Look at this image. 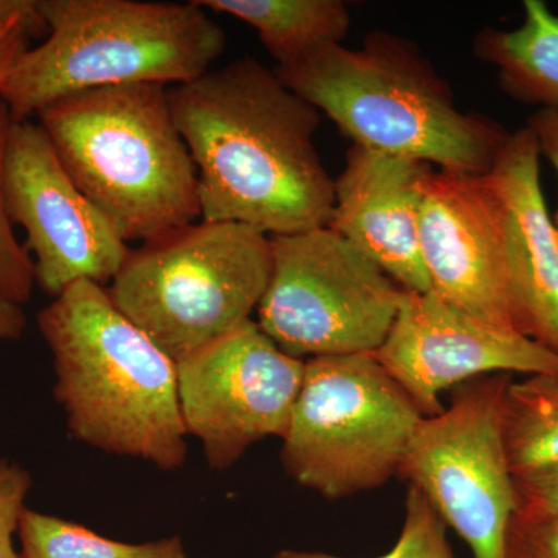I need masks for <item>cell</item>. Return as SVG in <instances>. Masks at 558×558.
Here are the masks:
<instances>
[{"label":"cell","mask_w":558,"mask_h":558,"mask_svg":"<svg viewBox=\"0 0 558 558\" xmlns=\"http://www.w3.org/2000/svg\"><path fill=\"white\" fill-rule=\"evenodd\" d=\"M282 84L325 113L354 145L409 157L457 174H487L509 132L462 112L449 83L410 40L369 33L275 68Z\"/></svg>","instance_id":"obj_3"},{"label":"cell","mask_w":558,"mask_h":558,"mask_svg":"<svg viewBox=\"0 0 558 558\" xmlns=\"http://www.w3.org/2000/svg\"><path fill=\"white\" fill-rule=\"evenodd\" d=\"M505 439L513 478L558 468V373L510 380Z\"/></svg>","instance_id":"obj_18"},{"label":"cell","mask_w":558,"mask_h":558,"mask_svg":"<svg viewBox=\"0 0 558 558\" xmlns=\"http://www.w3.org/2000/svg\"><path fill=\"white\" fill-rule=\"evenodd\" d=\"M432 165L352 145L333 180L328 227L368 256L400 288L428 292L421 255L424 185Z\"/></svg>","instance_id":"obj_14"},{"label":"cell","mask_w":558,"mask_h":558,"mask_svg":"<svg viewBox=\"0 0 558 558\" xmlns=\"http://www.w3.org/2000/svg\"><path fill=\"white\" fill-rule=\"evenodd\" d=\"M306 362L281 351L255 319L178 362L180 413L215 470L260 440L282 439Z\"/></svg>","instance_id":"obj_10"},{"label":"cell","mask_w":558,"mask_h":558,"mask_svg":"<svg viewBox=\"0 0 558 558\" xmlns=\"http://www.w3.org/2000/svg\"><path fill=\"white\" fill-rule=\"evenodd\" d=\"M526 128L537 142L539 156H545L558 174V112L539 109L529 119ZM554 222L558 227V209Z\"/></svg>","instance_id":"obj_26"},{"label":"cell","mask_w":558,"mask_h":558,"mask_svg":"<svg viewBox=\"0 0 558 558\" xmlns=\"http://www.w3.org/2000/svg\"><path fill=\"white\" fill-rule=\"evenodd\" d=\"M17 537L21 558H189L180 537L135 545L27 508L22 512Z\"/></svg>","instance_id":"obj_19"},{"label":"cell","mask_w":558,"mask_h":558,"mask_svg":"<svg viewBox=\"0 0 558 558\" xmlns=\"http://www.w3.org/2000/svg\"><path fill=\"white\" fill-rule=\"evenodd\" d=\"M505 222L509 292L517 332L558 354V227L539 182V150L512 132L490 171Z\"/></svg>","instance_id":"obj_15"},{"label":"cell","mask_w":558,"mask_h":558,"mask_svg":"<svg viewBox=\"0 0 558 558\" xmlns=\"http://www.w3.org/2000/svg\"><path fill=\"white\" fill-rule=\"evenodd\" d=\"M27 325L20 304L0 301V340L20 339Z\"/></svg>","instance_id":"obj_27"},{"label":"cell","mask_w":558,"mask_h":558,"mask_svg":"<svg viewBox=\"0 0 558 558\" xmlns=\"http://www.w3.org/2000/svg\"><path fill=\"white\" fill-rule=\"evenodd\" d=\"M513 31H483L476 54L498 69L510 97L558 112V16L542 0H526Z\"/></svg>","instance_id":"obj_16"},{"label":"cell","mask_w":558,"mask_h":558,"mask_svg":"<svg viewBox=\"0 0 558 558\" xmlns=\"http://www.w3.org/2000/svg\"><path fill=\"white\" fill-rule=\"evenodd\" d=\"M506 558H558V513L517 510L506 535Z\"/></svg>","instance_id":"obj_23"},{"label":"cell","mask_w":558,"mask_h":558,"mask_svg":"<svg viewBox=\"0 0 558 558\" xmlns=\"http://www.w3.org/2000/svg\"><path fill=\"white\" fill-rule=\"evenodd\" d=\"M38 9L46 39L22 54L0 92L16 121L80 92L190 83L227 47L196 0H38Z\"/></svg>","instance_id":"obj_5"},{"label":"cell","mask_w":558,"mask_h":558,"mask_svg":"<svg viewBox=\"0 0 558 558\" xmlns=\"http://www.w3.org/2000/svg\"><path fill=\"white\" fill-rule=\"evenodd\" d=\"M271 275L258 326L292 357L374 354L403 289L329 227L270 236Z\"/></svg>","instance_id":"obj_8"},{"label":"cell","mask_w":558,"mask_h":558,"mask_svg":"<svg viewBox=\"0 0 558 558\" xmlns=\"http://www.w3.org/2000/svg\"><path fill=\"white\" fill-rule=\"evenodd\" d=\"M202 9L236 17L258 33L277 68L341 44L351 14L341 0H196Z\"/></svg>","instance_id":"obj_17"},{"label":"cell","mask_w":558,"mask_h":558,"mask_svg":"<svg viewBox=\"0 0 558 558\" xmlns=\"http://www.w3.org/2000/svg\"><path fill=\"white\" fill-rule=\"evenodd\" d=\"M31 486V475L24 469L0 459V558H21L14 548V535Z\"/></svg>","instance_id":"obj_24"},{"label":"cell","mask_w":558,"mask_h":558,"mask_svg":"<svg viewBox=\"0 0 558 558\" xmlns=\"http://www.w3.org/2000/svg\"><path fill=\"white\" fill-rule=\"evenodd\" d=\"M38 117L62 167L124 241L202 219L197 170L172 117L170 87L80 92Z\"/></svg>","instance_id":"obj_4"},{"label":"cell","mask_w":558,"mask_h":558,"mask_svg":"<svg viewBox=\"0 0 558 558\" xmlns=\"http://www.w3.org/2000/svg\"><path fill=\"white\" fill-rule=\"evenodd\" d=\"M2 183L7 215L27 233L35 282L47 295L81 281L112 282L131 248L81 193L40 124L11 123Z\"/></svg>","instance_id":"obj_11"},{"label":"cell","mask_w":558,"mask_h":558,"mask_svg":"<svg viewBox=\"0 0 558 558\" xmlns=\"http://www.w3.org/2000/svg\"><path fill=\"white\" fill-rule=\"evenodd\" d=\"M270 275V236L201 219L131 248L108 293L178 363L252 319Z\"/></svg>","instance_id":"obj_6"},{"label":"cell","mask_w":558,"mask_h":558,"mask_svg":"<svg viewBox=\"0 0 558 558\" xmlns=\"http://www.w3.org/2000/svg\"><path fill=\"white\" fill-rule=\"evenodd\" d=\"M38 325L73 438L161 470L185 464L178 363L113 304L108 289L70 286L40 311Z\"/></svg>","instance_id":"obj_2"},{"label":"cell","mask_w":558,"mask_h":558,"mask_svg":"<svg viewBox=\"0 0 558 558\" xmlns=\"http://www.w3.org/2000/svg\"><path fill=\"white\" fill-rule=\"evenodd\" d=\"M11 123L13 117L0 101V301L22 306L31 299L35 274L31 253L17 241L3 199V157Z\"/></svg>","instance_id":"obj_21"},{"label":"cell","mask_w":558,"mask_h":558,"mask_svg":"<svg viewBox=\"0 0 558 558\" xmlns=\"http://www.w3.org/2000/svg\"><path fill=\"white\" fill-rule=\"evenodd\" d=\"M421 255L429 290L440 300L495 328L517 332L501 199L490 172H429Z\"/></svg>","instance_id":"obj_13"},{"label":"cell","mask_w":558,"mask_h":558,"mask_svg":"<svg viewBox=\"0 0 558 558\" xmlns=\"http://www.w3.org/2000/svg\"><path fill=\"white\" fill-rule=\"evenodd\" d=\"M374 357L424 417L442 413L440 392L492 374L558 373V354L513 330L450 306L432 290H405Z\"/></svg>","instance_id":"obj_12"},{"label":"cell","mask_w":558,"mask_h":558,"mask_svg":"<svg viewBox=\"0 0 558 558\" xmlns=\"http://www.w3.org/2000/svg\"><path fill=\"white\" fill-rule=\"evenodd\" d=\"M46 35L38 0H0V92L22 54Z\"/></svg>","instance_id":"obj_22"},{"label":"cell","mask_w":558,"mask_h":558,"mask_svg":"<svg viewBox=\"0 0 558 558\" xmlns=\"http://www.w3.org/2000/svg\"><path fill=\"white\" fill-rule=\"evenodd\" d=\"M172 117L199 180L202 220L267 234L328 227L333 179L315 148L319 112L244 57L170 87Z\"/></svg>","instance_id":"obj_1"},{"label":"cell","mask_w":558,"mask_h":558,"mask_svg":"<svg viewBox=\"0 0 558 558\" xmlns=\"http://www.w3.org/2000/svg\"><path fill=\"white\" fill-rule=\"evenodd\" d=\"M517 510L558 513V468L517 476Z\"/></svg>","instance_id":"obj_25"},{"label":"cell","mask_w":558,"mask_h":558,"mask_svg":"<svg viewBox=\"0 0 558 558\" xmlns=\"http://www.w3.org/2000/svg\"><path fill=\"white\" fill-rule=\"evenodd\" d=\"M510 380L492 374L454 388L449 409L418 422L399 472L475 558H506L519 508L505 439Z\"/></svg>","instance_id":"obj_9"},{"label":"cell","mask_w":558,"mask_h":558,"mask_svg":"<svg viewBox=\"0 0 558 558\" xmlns=\"http://www.w3.org/2000/svg\"><path fill=\"white\" fill-rule=\"evenodd\" d=\"M424 414L374 354L310 359L282 436V468L301 487L343 499L399 475Z\"/></svg>","instance_id":"obj_7"},{"label":"cell","mask_w":558,"mask_h":558,"mask_svg":"<svg viewBox=\"0 0 558 558\" xmlns=\"http://www.w3.org/2000/svg\"><path fill=\"white\" fill-rule=\"evenodd\" d=\"M274 558H349L322 550L282 549ZM374 558H454L447 524L416 487L409 486L405 520L396 545Z\"/></svg>","instance_id":"obj_20"}]
</instances>
